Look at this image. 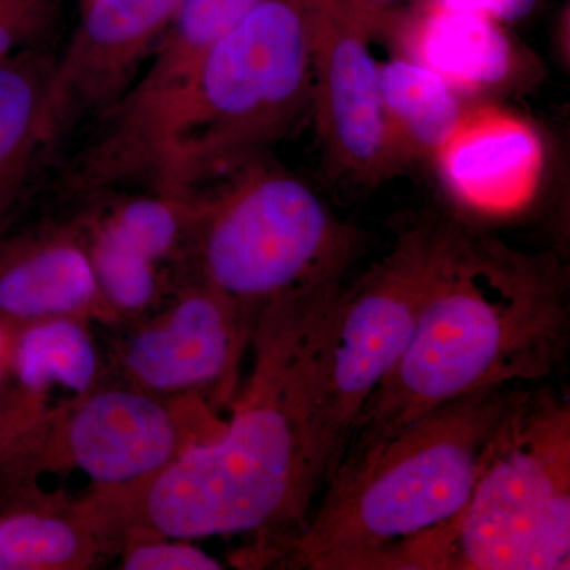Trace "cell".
<instances>
[{
    "label": "cell",
    "instance_id": "obj_14",
    "mask_svg": "<svg viewBox=\"0 0 570 570\" xmlns=\"http://www.w3.org/2000/svg\"><path fill=\"white\" fill-rule=\"evenodd\" d=\"M401 26L406 58L444 78L463 96L489 92L512 80L517 51L501 22L438 0H420Z\"/></svg>",
    "mask_w": 570,
    "mask_h": 570
},
{
    "label": "cell",
    "instance_id": "obj_27",
    "mask_svg": "<svg viewBox=\"0 0 570 570\" xmlns=\"http://www.w3.org/2000/svg\"><path fill=\"white\" fill-rule=\"evenodd\" d=\"M0 344H2V336H0Z\"/></svg>",
    "mask_w": 570,
    "mask_h": 570
},
{
    "label": "cell",
    "instance_id": "obj_15",
    "mask_svg": "<svg viewBox=\"0 0 570 570\" xmlns=\"http://www.w3.org/2000/svg\"><path fill=\"white\" fill-rule=\"evenodd\" d=\"M100 302L81 230L55 228L0 250V311L18 318L71 317Z\"/></svg>",
    "mask_w": 570,
    "mask_h": 570
},
{
    "label": "cell",
    "instance_id": "obj_28",
    "mask_svg": "<svg viewBox=\"0 0 570 570\" xmlns=\"http://www.w3.org/2000/svg\"><path fill=\"white\" fill-rule=\"evenodd\" d=\"M85 2V0H81V3Z\"/></svg>",
    "mask_w": 570,
    "mask_h": 570
},
{
    "label": "cell",
    "instance_id": "obj_21",
    "mask_svg": "<svg viewBox=\"0 0 570 570\" xmlns=\"http://www.w3.org/2000/svg\"><path fill=\"white\" fill-rule=\"evenodd\" d=\"M85 558V535L69 520L24 513L0 521V570L66 569Z\"/></svg>",
    "mask_w": 570,
    "mask_h": 570
},
{
    "label": "cell",
    "instance_id": "obj_17",
    "mask_svg": "<svg viewBox=\"0 0 570 570\" xmlns=\"http://www.w3.org/2000/svg\"><path fill=\"white\" fill-rule=\"evenodd\" d=\"M381 86L390 129L406 164L434 159L471 108L444 78L409 58L381 63Z\"/></svg>",
    "mask_w": 570,
    "mask_h": 570
},
{
    "label": "cell",
    "instance_id": "obj_25",
    "mask_svg": "<svg viewBox=\"0 0 570 570\" xmlns=\"http://www.w3.org/2000/svg\"><path fill=\"white\" fill-rule=\"evenodd\" d=\"M453 9L474 11L501 22H517L530 17L540 0H438Z\"/></svg>",
    "mask_w": 570,
    "mask_h": 570
},
{
    "label": "cell",
    "instance_id": "obj_9",
    "mask_svg": "<svg viewBox=\"0 0 570 570\" xmlns=\"http://www.w3.org/2000/svg\"><path fill=\"white\" fill-rule=\"evenodd\" d=\"M181 0H85L81 21L56 58L43 112L47 146L91 115H105L134 85Z\"/></svg>",
    "mask_w": 570,
    "mask_h": 570
},
{
    "label": "cell",
    "instance_id": "obj_22",
    "mask_svg": "<svg viewBox=\"0 0 570 570\" xmlns=\"http://www.w3.org/2000/svg\"><path fill=\"white\" fill-rule=\"evenodd\" d=\"M127 570H217L219 561L187 542H146L124 557Z\"/></svg>",
    "mask_w": 570,
    "mask_h": 570
},
{
    "label": "cell",
    "instance_id": "obj_16",
    "mask_svg": "<svg viewBox=\"0 0 570 570\" xmlns=\"http://www.w3.org/2000/svg\"><path fill=\"white\" fill-rule=\"evenodd\" d=\"M56 58L37 48L0 61V219L20 200L41 149Z\"/></svg>",
    "mask_w": 570,
    "mask_h": 570
},
{
    "label": "cell",
    "instance_id": "obj_8",
    "mask_svg": "<svg viewBox=\"0 0 570 570\" xmlns=\"http://www.w3.org/2000/svg\"><path fill=\"white\" fill-rule=\"evenodd\" d=\"M371 37L343 0H314L311 105L317 132L333 170L367 186L406 165L390 129Z\"/></svg>",
    "mask_w": 570,
    "mask_h": 570
},
{
    "label": "cell",
    "instance_id": "obj_5",
    "mask_svg": "<svg viewBox=\"0 0 570 570\" xmlns=\"http://www.w3.org/2000/svg\"><path fill=\"white\" fill-rule=\"evenodd\" d=\"M314 0H261L216 41L171 129L154 193L194 195L311 105Z\"/></svg>",
    "mask_w": 570,
    "mask_h": 570
},
{
    "label": "cell",
    "instance_id": "obj_24",
    "mask_svg": "<svg viewBox=\"0 0 570 570\" xmlns=\"http://www.w3.org/2000/svg\"><path fill=\"white\" fill-rule=\"evenodd\" d=\"M420 0H343L356 20L365 24L371 33L393 26Z\"/></svg>",
    "mask_w": 570,
    "mask_h": 570
},
{
    "label": "cell",
    "instance_id": "obj_10",
    "mask_svg": "<svg viewBox=\"0 0 570 570\" xmlns=\"http://www.w3.org/2000/svg\"><path fill=\"white\" fill-rule=\"evenodd\" d=\"M261 0H181L151 62L104 116L100 146L112 160L148 167L164 156L171 129L209 50Z\"/></svg>",
    "mask_w": 570,
    "mask_h": 570
},
{
    "label": "cell",
    "instance_id": "obj_23",
    "mask_svg": "<svg viewBox=\"0 0 570 570\" xmlns=\"http://www.w3.org/2000/svg\"><path fill=\"white\" fill-rule=\"evenodd\" d=\"M56 11L58 6L0 9V61L36 48L37 41L50 31Z\"/></svg>",
    "mask_w": 570,
    "mask_h": 570
},
{
    "label": "cell",
    "instance_id": "obj_7",
    "mask_svg": "<svg viewBox=\"0 0 570 570\" xmlns=\"http://www.w3.org/2000/svg\"><path fill=\"white\" fill-rule=\"evenodd\" d=\"M433 220L407 228L351 287H343L330 335L328 395L341 460L356 419L406 354L425 299Z\"/></svg>",
    "mask_w": 570,
    "mask_h": 570
},
{
    "label": "cell",
    "instance_id": "obj_18",
    "mask_svg": "<svg viewBox=\"0 0 570 570\" xmlns=\"http://www.w3.org/2000/svg\"><path fill=\"white\" fill-rule=\"evenodd\" d=\"M45 321L31 326L18 344V379L32 393L61 387L88 396L99 367L91 335L71 317Z\"/></svg>",
    "mask_w": 570,
    "mask_h": 570
},
{
    "label": "cell",
    "instance_id": "obj_4",
    "mask_svg": "<svg viewBox=\"0 0 570 570\" xmlns=\"http://www.w3.org/2000/svg\"><path fill=\"white\" fill-rule=\"evenodd\" d=\"M570 558V404L527 389L455 519L392 551L377 570H558Z\"/></svg>",
    "mask_w": 570,
    "mask_h": 570
},
{
    "label": "cell",
    "instance_id": "obj_26",
    "mask_svg": "<svg viewBox=\"0 0 570 570\" xmlns=\"http://www.w3.org/2000/svg\"><path fill=\"white\" fill-rule=\"evenodd\" d=\"M33 6H59V0H0V9H21Z\"/></svg>",
    "mask_w": 570,
    "mask_h": 570
},
{
    "label": "cell",
    "instance_id": "obj_19",
    "mask_svg": "<svg viewBox=\"0 0 570 570\" xmlns=\"http://www.w3.org/2000/svg\"><path fill=\"white\" fill-rule=\"evenodd\" d=\"M197 194L153 193L126 197L97 214L116 238L159 265L193 236Z\"/></svg>",
    "mask_w": 570,
    "mask_h": 570
},
{
    "label": "cell",
    "instance_id": "obj_3",
    "mask_svg": "<svg viewBox=\"0 0 570 570\" xmlns=\"http://www.w3.org/2000/svg\"><path fill=\"white\" fill-rule=\"evenodd\" d=\"M524 392L512 384L453 397L343 459L288 547L292 564L377 570L392 551L455 519Z\"/></svg>",
    "mask_w": 570,
    "mask_h": 570
},
{
    "label": "cell",
    "instance_id": "obj_12",
    "mask_svg": "<svg viewBox=\"0 0 570 570\" xmlns=\"http://www.w3.org/2000/svg\"><path fill=\"white\" fill-rule=\"evenodd\" d=\"M63 442L71 463L104 487L149 482L183 450L181 431L168 409L124 389L82 400Z\"/></svg>",
    "mask_w": 570,
    "mask_h": 570
},
{
    "label": "cell",
    "instance_id": "obj_20",
    "mask_svg": "<svg viewBox=\"0 0 570 570\" xmlns=\"http://www.w3.org/2000/svg\"><path fill=\"white\" fill-rule=\"evenodd\" d=\"M104 302L119 311H141L159 288L157 264L127 246L92 216L80 228Z\"/></svg>",
    "mask_w": 570,
    "mask_h": 570
},
{
    "label": "cell",
    "instance_id": "obj_6",
    "mask_svg": "<svg viewBox=\"0 0 570 570\" xmlns=\"http://www.w3.org/2000/svg\"><path fill=\"white\" fill-rule=\"evenodd\" d=\"M193 238L200 276L254 316L277 296L346 275L360 249L311 187L262 167L197 195Z\"/></svg>",
    "mask_w": 570,
    "mask_h": 570
},
{
    "label": "cell",
    "instance_id": "obj_13",
    "mask_svg": "<svg viewBox=\"0 0 570 570\" xmlns=\"http://www.w3.org/2000/svg\"><path fill=\"white\" fill-rule=\"evenodd\" d=\"M434 160L461 205L504 216L538 193L543 156L530 124L498 107H471Z\"/></svg>",
    "mask_w": 570,
    "mask_h": 570
},
{
    "label": "cell",
    "instance_id": "obj_1",
    "mask_svg": "<svg viewBox=\"0 0 570 570\" xmlns=\"http://www.w3.org/2000/svg\"><path fill=\"white\" fill-rule=\"evenodd\" d=\"M344 276L262 307L253 376L219 433L146 482L142 512L164 538L283 532L287 549L341 463L328 395L330 335Z\"/></svg>",
    "mask_w": 570,
    "mask_h": 570
},
{
    "label": "cell",
    "instance_id": "obj_11",
    "mask_svg": "<svg viewBox=\"0 0 570 570\" xmlns=\"http://www.w3.org/2000/svg\"><path fill=\"white\" fill-rule=\"evenodd\" d=\"M257 317L200 276L163 324L130 340L124 365L157 392L206 387L234 373Z\"/></svg>",
    "mask_w": 570,
    "mask_h": 570
},
{
    "label": "cell",
    "instance_id": "obj_2",
    "mask_svg": "<svg viewBox=\"0 0 570 570\" xmlns=\"http://www.w3.org/2000/svg\"><path fill=\"white\" fill-rule=\"evenodd\" d=\"M569 330L568 272L553 255L433 220L417 330L360 412L344 456L453 397L551 376L566 360Z\"/></svg>",
    "mask_w": 570,
    "mask_h": 570
}]
</instances>
